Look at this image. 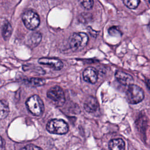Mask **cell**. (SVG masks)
<instances>
[{"mask_svg": "<svg viewBox=\"0 0 150 150\" xmlns=\"http://www.w3.org/2000/svg\"><path fill=\"white\" fill-rule=\"evenodd\" d=\"M47 96L57 106H62L65 102L64 91L63 89L58 86L51 87L47 92Z\"/></svg>", "mask_w": 150, "mask_h": 150, "instance_id": "6", "label": "cell"}, {"mask_svg": "<svg viewBox=\"0 0 150 150\" xmlns=\"http://www.w3.org/2000/svg\"><path fill=\"white\" fill-rule=\"evenodd\" d=\"M88 37L83 32L74 33L69 39L70 47L74 51H78L83 49L87 44Z\"/></svg>", "mask_w": 150, "mask_h": 150, "instance_id": "1", "label": "cell"}, {"mask_svg": "<svg viewBox=\"0 0 150 150\" xmlns=\"http://www.w3.org/2000/svg\"><path fill=\"white\" fill-rule=\"evenodd\" d=\"M125 142L121 138L111 139L108 144L110 150H125Z\"/></svg>", "mask_w": 150, "mask_h": 150, "instance_id": "11", "label": "cell"}, {"mask_svg": "<svg viewBox=\"0 0 150 150\" xmlns=\"http://www.w3.org/2000/svg\"><path fill=\"white\" fill-rule=\"evenodd\" d=\"M126 6L129 9H135L138 6L140 0H122Z\"/></svg>", "mask_w": 150, "mask_h": 150, "instance_id": "16", "label": "cell"}, {"mask_svg": "<svg viewBox=\"0 0 150 150\" xmlns=\"http://www.w3.org/2000/svg\"><path fill=\"white\" fill-rule=\"evenodd\" d=\"M42 39V35L39 32H34L30 35L29 41L31 45L36 46L39 43Z\"/></svg>", "mask_w": 150, "mask_h": 150, "instance_id": "15", "label": "cell"}, {"mask_svg": "<svg viewBox=\"0 0 150 150\" xmlns=\"http://www.w3.org/2000/svg\"><path fill=\"white\" fill-rule=\"evenodd\" d=\"M46 129L51 134L62 135L65 134L68 132L69 126L63 120L53 119L47 122L46 125Z\"/></svg>", "mask_w": 150, "mask_h": 150, "instance_id": "4", "label": "cell"}, {"mask_svg": "<svg viewBox=\"0 0 150 150\" xmlns=\"http://www.w3.org/2000/svg\"><path fill=\"white\" fill-rule=\"evenodd\" d=\"M108 33L110 35L113 36H121L122 35L121 32L117 26L111 27L108 29Z\"/></svg>", "mask_w": 150, "mask_h": 150, "instance_id": "18", "label": "cell"}, {"mask_svg": "<svg viewBox=\"0 0 150 150\" xmlns=\"http://www.w3.org/2000/svg\"><path fill=\"white\" fill-rule=\"evenodd\" d=\"M12 32V28L11 24L8 22H5L3 25L2 30V35L4 40H7L11 36Z\"/></svg>", "mask_w": 150, "mask_h": 150, "instance_id": "14", "label": "cell"}, {"mask_svg": "<svg viewBox=\"0 0 150 150\" xmlns=\"http://www.w3.org/2000/svg\"><path fill=\"white\" fill-rule=\"evenodd\" d=\"M84 108L88 112H94L98 108V103L93 96L88 97L84 103Z\"/></svg>", "mask_w": 150, "mask_h": 150, "instance_id": "9", "label": "cell"}, {"mask_svg": "<svg viewBox=\"0 0 150 150\" xmlns=\"http://www.w3.org/2000/svg\"><path fill=\"white\" fill-rule=\"evenodd\" d=\"M26 105L28 110L35 115H40L45 108L42 100L36 94L32 96L27 100Z\"/></svg>", "mask_w": 150, "mask_h": 150, "instance_id": "3", "label": "cell"}, {"mask_svg": "<svg viewBox=\"0 0 150 150\" xmlns=\"http://www.w3.org/2000/svg\"><path fill=\"white\" fill-rule=\"evenodd\" d=\"M81 5L86 9H90L92 8L94 1L93 0H79Z\"/></svg>", "mask_w": 150, "mask_h": 150, "instance_id": "17", "label": "cell"}, {"mask_svg": "<svg viewBox=\"0 0 150 150\" xmlns=\"http://www.w3.org/2000/svg\"><path fill=\"white\" fill-rule=\"evenodd\" d=\"M38 62L41 64L49 66L56 70L62 69L63 66V62L60 60L56 58L42 57L39 59Z\"/></svg>", "mask_w": 150, "mask_h": 150, "instance_id": "7", "label": "cell"}, {"mask_svg": "<svg viewBox=\"0 0 150 150\" xmlns=\"http://www.w3.org/2000/svg\"><path fill=\"white\" fill-rule=\"evenodd\" d=\"M5 142L4 139L0 136V150H5Z\"/></svg>", "mask_w": 150, "mask_h": 150, "instance_id": "20", "label": "cell"}, {"mask_svg": "<svg viewBox=\"0 0 150 150\" xmlns=\"http://www.w3.org/2000/svg\"><path fill=\"white\" fill-rule=\"evenodd\" d=\"M25 26L30 30H34L40 24V18L37 13L32 10L25 11L22 16Z\"/></svg>", "mask_w": 150, "mask_h": 150, "instance_id": "5", "label": "cell"}, {"mask_svg": "<svg viewBox=\"0 0 150 150\" xmlns=\"http://www.w3.org/2000/svg\"><path fill=\"white\" fill-rule=\"evenodd\" d=\"M21 150H43L40 147L33 144H29L23 147Z\"/></svg>", "mask_w": 150, "mask_h": 150, "instance_id": "19", "label": "cell"}, {"mask_svg": "<svg viewBox=\"0 0 150 150\" xmlns=\"http://www.w3.org/2000/svg\"><path fill=\"white\" fill-rule=\"evenodd\" d=\"M115 77L120 84L124 86L129 85L134 81L133 77L130 74L121 71H117Z\"/></svg>", "mask_w": 150, "mask_h": 150, "instance_id": "10", "label": "cell"}, {"mask_svg": "<svg viewBox=\"0 0 150 150\" xmlns=\"http://www.w3.org/2000/svg\"><path fill=\"white\" fill-rule=\"evenodd\" d=\"M83 76L84 80L86 81L91 84H94L97 81L98 71L95 68L92 67H88L84 70Z\"/></svg>", "mask_w": 150, "mask_h": 150, "instance_id": "8", "label": "cell"}, {"mask_svg": "<svg viewBox=\"0 0 150 150\" xmlns=\"http://www.w3.org/2000/svg\"><path fill=\"white\" fill-rule=\"evenodd\" d=\"M8 103L5 100H0V120L5 118L9 114Z\"/></svg>", "mask_w": 150, "mask_h": 150, "instance_id": "12", "label": "cell"}, {"mask_svg": "<svg viewBox=\"0 0 150 150\" xmlns=\"http://www.w3.org/2000/svg\"><path fill=\"white\" fill-rule=\"evenodd\" d=\"M45 80L41 78H30L24 80V83L29 86L33 87L41 86L45 84Z\"/></svg>", "mask_w": 150, "mask_h": 150, "instance_id": "13", "label": "cell"}, {"mask_svg": "<svg viewBox=\"0 0 150 150\" xmlns=\"http://www.w3.org/2000/svg\"><path fill=\"white\" fill-rule=\"evenodd\" d=\"M144 98L143 90L138 86L134 84L128 85L126 92V99L131 104H138Z\"/></svg>", "mask_w": 150, "mask_h": 150, "instance_id": "2", "label": "cell"}]
</instances>
